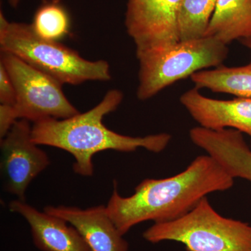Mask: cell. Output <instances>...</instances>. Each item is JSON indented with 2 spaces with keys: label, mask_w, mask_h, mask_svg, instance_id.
Wrapping results in <instances>:
<instances>
[{
  "label": "cell",
  "mask_w": 251,
  "mask_h": 251,
  "mask_svg": "<svg viewBox=\"0 0 251 251\" xmlns=\"http://www.w3.org/2000/svg\"><path fill=\"white\" fill-rule=\"evenodd\" d=\"M20 1H21V0H8L9 4L14 8L17 7L18 5L19 4ZM43 1L45 3L47 2L48 0H43Z\"/></svg>",
  "instance_id": "cell-20"
},
{
  "label": "cell",
  "mask_w": 251,
  "mask_h": 251,
  "mask_svg": "<svg viewBox=\"0 0 251 251\" xmlns=\"http://www.w3.org/2000/svg\"><path fill=\"white\" fill-rule=\"evenodd\" d=\"M61 0H51L50 1H54V2H60Z\"/></svg>",
  "instance_id": "cell-21"
},
{
  "label": "cell",
  "mask_w": 251,
  "mask_h": 251,
  "mask_svg": "<svg viewBox=\"0 0 251 251\" xmlns=\"http://www.w3.org/2000/svg\"><path fill=\"white\" fill-rule=\"evenodd\" d=\"M240 42L243 46L247 47V49L251 50V37L246 38V39H241Z\"/></svg>",
  "instance_id": "cell-19"
},
{
  "label": "cell",
  "mask_w": 251,
  "mask_h": 251,
  "mask_svg": "<svg viewBox=\"0 0 251 251\" xmlns=\"http://www.w3.org/2000/svg\"><path fill=\"white\" fill-rule=\"evenodd\" d=\"M11 212L20 214L30 227L33 242L41 251H90L83 238L67 221L40 211L17 199L9 204Z\"/></svg>",
  "instance_id": "cell-11"
},
{
  "label": "cell",
  "mask_w": 251,
  "mask_h": 251,
  "mask_svg": "<svg viewBox=\"0 0 251 251\" xmlns=\"http://www.w3.org/2000/svg\"><path fill=\"white\" fill-rule=\"evenodd\" d=\"M0 63L14 83L16 100L13 107L18 120L35 123L80 113L63 92L62 84L53 77L8 52H1Z\"/></svg>",
  "instance_id": "cell-6"
},
{
  "label": "cell",
  "mask_w": 251,
  "mask_h": 251,
  "mask_svg": "<svg viewBox=\"0 0 251 251\" xmlns=\"http://www.w3.org/2000/svg\"><path fill=\"white\" fill-rule=\"evenodd\" d=\"M179 100L200 126L214 130L232 128L251 136V98H208L194 87L181 94Z\"/></svg>",
  "instance_id": "cell-9"
},
{
  "label": "cell",
  "mask_w": 251,
  "mask_h": 251,
  "mask_svg": "<svg viewBox=\"0 0 251 251\" xmlns=\"http://www.w3.org/2000/svg\"><path fill=\"white\" fill-rule=\"evenodd\" d=\"M221 162L234 179L251 182V150L244 138L234 140L225 149Z\"/></svg>",
  "instance_id": "cell-16"
},
{
  "label": "cell",
  "mask_w": 251,
  "mask_h": 251,
  "mask_svg": "<svg viewBox=\"0 0 251 251\" xmlns=\"http://www.w3.org/2000/svg\"><path fill=\"white\" fill-rule=\"evenodd\" d=\"M0 50L14 54L31 67L45 73L62 85H77L87 81L111 80L107 61H91L81 57L59 41L43 39L31 25L9 22L0 11Z\"/></svg>",
  "instance_id": "cell-3"
},
{
  "label": "cell",
  "mask_w": 251,
  "mask_h": 251,
  "mask_svg": "<svg viewBox=\"0 0 251 251\" xmlns=\"http://www.w3.org/2000/svg\"><path fill=\"white\" fill-rule=\"evenodd\" d=\"M44 211L75 227L90 251H128V242L109 217L106 206L85 209L76 206H47Z\"/></svg>",
  "instance_id": "cell-10"
},
{
  "label": "cell",
  "mask_w": 251,
  "mask_h": 251,
  "mask_svg": "<svg viewBox=\"0 0 251 251\" xmlns=\"http://www.w3.org/2000/svg\"><path fill=\"white\" fill-rule=\"evenodd\" d=\"M205 36L226 45L251 37V0H218Z\"/></svg>",
  "instance_id": "cell-12"
},
{
  "label": "cell",
  "mask_w": 251,
  "mask_h": 251,
  "mask_svg": "<svg viewBox=\"0 0 251 251\" xmlns=\"http://www.w3.org/2000/svg\"><path fill=\"white\" fill-rule=\"evenodd\" d=\"M16 100L14 83L4 65L0 63V102L3 105H14Z\"/></svg>",
  "instance_id": "cell-17"
},
{
  "label": "cell",
  "mask_w": 251,
  "mask_h": 251,
  "mask_svg": "<svg viewBox=\"0 0 251 251\" xmlns=\"http://www.w3.org/2000/svg\"><path fill=\"white\" fill-rule=\"evenodd\" d=\"M30 122L18 120L1 138V171L7 192L25 201L29 185L50 163L49 156L32 140Z\"/></svg>",
  "instance_id": "cell-7"
},
{
  "label": "cell",
  "mask_w": 251,
  "mask_h": 251,
  "mask_svg": "<svg viewBox=\"0 0 251 251\" xmlns=\"http://www.w3.org/2000/svg\"><path fill=\"white\" fill-rule=\"evenodd\" d=\"M123 99L122 91L112 89L88 111L64 120L49 118L33 123L32 140L36 145L53 147L71 153L75 158L74 171L83 176L93 175L92 158L100 151L133 152L139 148L153 153L163 151L171 141L169 133L131 137L120 134L104 125V117L115 112Z\"/></svg>",
  "instance_id": "cell-2"
},
{
  "label": "cell",
  "mask_w": 251,
  "mask_h": 251,
  "mask_svg": "<svg viewBox=\"0 0 251 251\" xmlns=\"http://www.w3.org/2000/svg\"><path fill=\"white\" fill-rule=\"evenodd\" d=\"M151 244L173 241L186 251H251V226L224 217L203 198L182 217L154 224L144 232Z\"/></svg>",
  "instance_id": "cell-4"
},
{
  "label": "cell",
  "mask_w": 251,
  "mask_h": 251,
  "mask_svg": "<svg viewBox=\"0 0 251 251\" xmlns=\"http://www.w3.org/2000/svg\"><path fill=\"white\" fill-rule=\"evenodd\" d=\"M228 52L227 45L205 36L136 53L139 62L137 98L148 100L195 73L220 67Z\"/></svg>",
  "instance_id": "cell-5"
},
{
  "label": "cell",
  "mask_w": 251,
  "mask_h": 251,
  "mask_svg": "<svg viewBox=\"0 0 251 251\" xmlns=\"http://www.w3.org/2000/svg\"><path fill=\"white\" fill-rule=\"evenodd\" d=\"M195 87L214 92L251 99V62L238 67L220 66L211 70H202L191 76Z\"/></svg>",
  "instance_id": "cell-13"
},
{
  "label": "cell",
  "mask_w": 251,
  "mask_h": 251,
  "mask_svg": "<svg viewBox=\"0 0 251 251\" xmlns=\"http://www.w3.org/2000/svg\"><path fill=\"white\" fill-rule=\"evenodd\" d=\"M13 105H0V138L9 133L11 127L18 121Z\"/></svg>",
  "instance_id": "cell-18"
},
{
  "label": "cell",
  "mask_w": 251,
  "mask_h": 251,
  "mask_svg": "<svg viewBox=\"0 0 251 251\" xmlns=\"http://www.w3.org/2000/svg\"><path fill=\"white\" fill-rule=\"evenodd\" d=\"M181 0H128L125 26L136 53L179 42Z\"/></svg>",
  "instance_id": "cell-8"
},
{
  "label": "cell",
  "mask_w": 251,
  "mask_h": 251,
  "mask_svg": "<svg viewBox=\"0 0 251 251\" xmlns=\"http://www.w3.org/2000/svg\"><path fill=\"white\" fill-rule=\"evenodd\" d=\"M234 184V178L215 158L202 155L175 176L144 179L128 197L120 196L114 181L107 212L124 236L145 221L158 224L179 219L209 193L227 191Z\"/></svg>",
  "instance_id": "cell-1"
},
{
  "label": "cell",
  "mask_w": 251,
  "mask_h": 251,
  "mask_svg": "<svg viewBox=\"0 0 251 251\" xmlns=\"http://www.w3.org/2000/svg\"><path fill=\"white\" fill-rule=\"evenodd\" d=\"M218 0H181L179 14L180 41L204 37Z\"/></svg>",
  "instance_id": "cell-14"
},
{
  "label": "cell",
  "mask_w": 251,
  "mask_h": 251,
  "mask_svg": "<svg viewBox=\"0 0 251 251\" xmlns=\"http://www.w3.org/2000/svg\"><path fill=\"white\" fill-rule=\"evenodd\" d=\"M31 25L38 36L46 40L58 41L69 34L70 19L59 3L47 1L36 11Z\"/></svg>",
  "instance_id": "cell-15"
}]
</instances>
